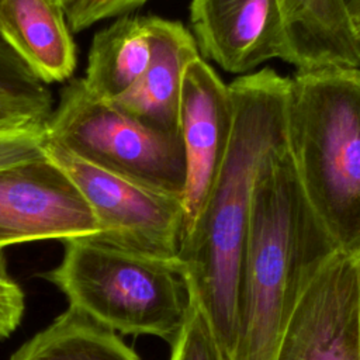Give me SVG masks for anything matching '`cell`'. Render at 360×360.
Returning a JSON list of instances; mask_svg holds the SVG:
<instances>
[{
    "label": "cell",
    "instance_id": "obj_1",
    "mask_svg": "<svg viewBox=\"0 0 360 360\" xmlns=\"http://www.w3.org/2000/svg\"><path fill=\"white\" fill-rule=\"evenodd\" d=\"M228 86L233 124L226 156L200 218L183 235L177 253L225 360H231L235 346L255 181L269 153L287 143L290 77L263 68L235 77Z\"/></svg>",
    "mask_w": 360,
    "mask_h": 360
},
{
    "label": "cell",
    "instance_id": "obj_2",
    "mask_svg": "<svg viewBox=\"0 0 360 360\" xmlns=\"http://www.w3.org/2000/svg\"><path fill=\"white\" fill-rule=\"evenodd\" d=\"M336 250L285 143L269 153L255 181L231 360H273L305 287Z\"/></svg>",
    "mask_w": 360,
    "mask_h": 360
},
{
    "label": "cell",
    "instance_id": "obj_3",
    "mask_svg": "<svg viewBox=\"0 0 360 360\" xmlns=\"http://www.w3.org/2000/svg\"><path fill=\"white\" fill-rule=\"evenodd\" d=\"M287 150L338 250L360 256V68L297 70L290 77Z\"/></svg>",
    "mask_w": 360,
    "mask_h": 360
},
{
    "label": "cell",
    "instance_id": "obj_4",
    "mask_svg": "<svg viewBox=\"0 0 360 360\" xmlns=\"http://www.w3.org/2000/svg\"><path fill=\"white\" fill-rule=\"evenodd\" d=\"M60 263L44 274L73 308L122 335H149L170 346L193 307L190 276L179 257L121 248L94 236L65 240Z\"/></svg>",
    "mask_w": 360,
    "mask_h": 360
},
{
    "label": "cell",
    "instance_id": "obj_5",
    "mask_svg": "<svg viewBox=\"0 0 360 360\" xmlns=\"http://www.w3.org/2000/svg\"><path fill=\"white\" fill-rule=\"evenodd\" d=\"M45 138L97 166L181 197L186 153L180 132L149 127L70 79L45 122Z\"/></svg>",
    "mask_w": 360,
    "mask_h": 360
},
{
    "label": "cell",
    "instance_id": "obj_6",
    "mask_svg": "<svg viewBox=\"0 0 360 360\" xmlns=\"http://www.w3.org/2000/svg\"><path fill=\"white\" fill-rule=\"evenodd\" d=\"M44 155L75 183L97 221L100 240L177 257L183 236L181 197L97 166L45 138Z\"/></svg>",
    "mask_w": 360,
    "mask_h": 360
},
{
    "label": "cell",
    "instance_id": "obj_7",
    "mask_svg": "<svg viewBox=\"0 0 360 360\" xmlns=\"http://www.w3.org/2000/svg\"><path fill=\"white\" fill-rule=\"evenodd\" d=\"M273 360H360V256L336 250L321 264Z\"/></svg>",
    "mask_w": 360,
    "mask_h": 360
},
{
    "label": "cell",
    "instance_id": "obj_8",
    "mask_svg": "<svg viewBox=\"0 0 360 360\" xmlns=\"http://www.w3.org/2000/svg\"><path fill=\"white\" fill-rule=\"evenodd\" d=\"M97 232L94 214L79 188L45 156L0 169V250Z\"/></svg>",
    "mask_w": 360,
    "mask_h": 360
},
{
    "label": "cell",
    "instance_id": "obj_9",
    "mask_svg": "<svg viewBox=\"0 0 360 360\" xmlns=\"http://www.w3.org/2000/svg\"><path fill=\"white\" fill-rule=\"evenodd\" d=\"M232 124L229 86L200 55L184 70L179 105V132L187 166L181 195L183 235L193 228L208 201L226 156Z\"/></svg>",
    "mask_w": 360,
    "mask_h": 360
},
{
    "label": "cell",
    "instance_id": "obj_10",
    "mask_svg": "<svg viewBox=\"0 0 360 360\" xmlns=\"http://www.w3.org/2000/svg\"><path fill=\"white\" fill-rule=\"evenodd\" d=\"M190 22L200 55L246 75L270 59L287 60L278 0H191Z\"/></svg>",
    "mask_w": 360,
    "mask_h": 360
},
{
    "label": "cell",
    "instance_id": "obj_11",
    "mask_svg": "<svg viewBox=\"0 0 360 360\" xmlns=\"http://www.w3.org/2000/svg\"><path fill=\"white\" fill-rule=\"evenodd\" d=\"M150 59L138 80L112 101L135 120L179 132V105L187 65L200 56L193 34L181 21L148 17Z\"/></svg>",
    "mask_w": 360,
    "mask_h": 360
},
{
    "label": "cell",
    "instance_id": "obj_12",
    "mask_svg": "<svg viewBox=\"0 0 360 360\" xmlns=\"http://www.w3.org/2000/svg\"><path fill=\"white\" fill-rule=\"evenodd\" d=\"M56 0H0V39L44 84L69 82L77 49Z\"/></svg>",
    "mask_w": 360,
    "mask_h": 360
},
{
    "label": "cell",
    "instance_id": "obj_13",
    "mask_svg": "<svg viewBox=\"0 0 360 360\" xmlns=\"http://www.w3.org/2000/svg\"><path fill=\"white\" fill-rule=\"evenodd\" d=\"M278 1L287 31V63L297 70L360 68V41L345 0Z\"/></svg>",
    "mask_w": 360,
    "mask_h": 360
},
{
    "label": "cell",
    "instance_id": "obj_14",
    "mask_svg": "<svg viewBox=\"0 0 360 360\" xmlns=\"http://www.w3.org/2000/svg\"><path fill=\"white\" fill-rule=\"evenodd\" d=\"M149 59L148 17L120 15L94 34L82 79L96 96L114 100L138 80Z\"/></svg>",
    "mask_w": 360,
    "mask_h": 360
},
{
    "label": "cell",
    "instance_id": "obj_15",
    "mask_svg": "<svg viewBox=\"0 0 360 360\" xmlns=\"http://www.w3.org/2000/svg\"><path fill=\"white\" fill-rule=\"evenodd\" d=\"M10 360H142L118 335L68 308Z\"/></svg>",
    "mask_w": 360,
    "mask_h": 360
},
{
    "label": "cell",
    "instance_id": "obj_16",
    "mask_svg": "<svg viewBox=\"0 0 360 360\" xmlns=\"http://www.w3.org/2000/svg\"><path fill=\"white\" fill-rule=\"evenodd\" d=\"M170 347L169 360H225L212 326L194 291L190 316Z\"/></svg>",
    "mask_w": 360,
    "mask_h": 360
},
{
    "label": "cell",
    "instance_id": "obj_17",
    "mask_svg": "<svg viewBox=\"0 0 360 360\" xmlns=\"http://www.w3.org/2000/svg\"><path fill=\"white\" fill-rule=\"evenodd\" d=\"M148 0H62L68 25L72 32H82L94 24L125 15Z\"/></svg>",
    "mask_w": 360,
    "mask_h": 360
},
{
    "label": "cell",
    "instance_id": "obj_18",
    "mask_svg": "<svg viewBox=\"0 0 360 360\" xmlns=\"http://www.w3.org/2000/svg\"><path fill=\"white\" fill-rule=\"evenodd\" d=\"M0 94L52 98L46 84L39 82L22 60L0 39Z\"/></svg>",
    "mask_w": 360,
    "mask_h": 360
},
{
    "label": "cell",
    "instance_id": "obj_19",
    "mask_svg": "<svg viewBox=\"0 0 360 360\" xmlns=\"http://www.w3.org/2000/svg\"><path fill=\"white\" fill-rule=\"evenodd\" d=\"M52 112V98L0 94V132L45 125Z\"/></svg>",
    "mask_w": 360,
    "mask_h": 360
},
{
    "label": "cell",
    "instance_id": "obj_20",
    "mask_svg": "<svg viewBox=\"0 0 360 360\" xmlns=\"http://www.w3.org/2000/svg\"><path fill=\"white\" fill-rule=\"evenodd\" d=\"M45 125L0 132V169L44 158Z\"/></svg>",
    "mask_w": 360,
    "mask_h": 360
},
{
    "label": "cell",
    "instance_id": "obj_21",
    "mask_svg": "<svg viewBox=\"0 0 360 360\" xmlns=\"http://www.w3.org/2000/svg\"><path fill=\"white\" fill-rule=\"evenodd\" d=\"M24 314V292L0 264V340L8 338L20 325Z\"/></svg>",
    "mask_w": 360,
    "mask_h": 360
},
{
    "label": "cell",
    "instance_id": "obj_22",
    "mask_svg": "<svg viewBox=\"0 0 360 360\" xmlns=\"http://www.w3.org/2000/svg\"><path fill=\"white\" fill-rule=\"evenodd\" d=\"M347 13H349L352 28L357 39L360 41V0H352L347 4Z\"/></svg>",
    "mask_w": 360,
    "mask_h": 360
},
{
    "label": "cell",
    "instance_id": "obj_23",
    "mask_svg": "<svg viewBox=\"0 0 360 360\" xmlns=\"http://www.w3.org/2000/svg\"><path fill=\"white\" fill-rule=\"evenodd\" d=\"M0 264H6V260H4V256H3V250H0Z\"/></svg>",
    "mask_w": 360,
    "mask_h": 360
},
{
    "label": "cell",
    "instance_id": "obj_24",
    "mask_svg": "<svg viewBox=\"0 0 360 360\" xmlns=\"http://www.w3.org/2000/svg\"><path fill=\"white\" fill-rule=\"evenodd\" d=\"M350 1H352V0H345V3H346V6H347V4H349V3H350Z\"/></svg>",
    "mask_w": 360,
    "mask_h": 360
},
{
    "label": "cell",
    "instance_id": "obj_25",
    "mask_svg": "<svg viewBox=\"0 0 360 360\" xmlns=\"http://www.w3.org/2000/svg\"><path fill=\"white\" fill-rule=\"evenodd\" d=\"M56 1H58V3H60V1H62V0H56Z\"/></svg>",
    "mask_w": 360,
    "mask_h": 360
}]
</instances>
